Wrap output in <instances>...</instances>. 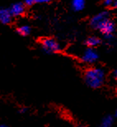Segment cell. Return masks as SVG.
Wrapping results in <instances>:
<instances>
[{"label":"cell","mask_w":117,"mask_h":127,"mask_svg":"<svg viewBox=\"0 0 117 127\" xmlns=\"http://www.w3.org/2000/svg\"><path fill=\"white\" fill-rule=\"evenodd\" d=\"M105 71L100 67H91L85 72L84 78L87 85L91 88H99L105 81Z\"/></svg>","instance_id":"cell-1"},{"label":"cell","mask_w":117,"mask_h":127,"mask_svg":"<svg viewBox=\"0 0 117 127\" xmlns=\"http://www.w3.org/2000/svg\"><path fill=\"white\" fill-rule=\"evenodd\" d=\"M112 8H116L117 9V0H115L113 1V4H112Z\"/></svg>","instance_id":"cell-15"},{"label":"cell","mask_w":117,"mask_h":127,"mask_svg":"<svg viewBox=\"0 0 117 127\" xmlns=\"http://www.w3.org/2000/svg\"><path fill=\"white\" fill-rule=\"evenodd\" d=\"M17 33L21 36H27L30 34L31 32V28L28 25H22L20 26L17 28Z\"/></svg>","instance_id":"cell-11"},{"label":"cell","mask_w":117,"mask_h":127,"mask_svg":"<svg viewBox=\"0 0 117 127\" xmlns=\"http://www.w3.org/2000/svg\"><path fill=\"white\" fill-rule=\"evenodd\" d=\"M116 116L117 117V109H116Z\"/></svg>","instance_id":"cell-18"},{"label":"cell","mask_w":117,"mask_h":127,"mask_svg":"<svg viewBox=\"0 0 117 127\" xmlns=\"http://www.w3.org/2000/svg\"><path fill=\"white\" fill-rule=\"evenodd\" d=\"M76 127H82V126H76Z\"/></svg>","instance_id":"cell-19"},{"label":"cell","mask_w":117,"mask_h":127,"mask_svg":"<svg viewBox=\"0 0 117 127\" xmlns=\"http://www.w3.org/2000/svg\"><path fill=\"white\" fill-rule=\"evenodd\" d=\"M0 127H7L5 125H0Z\"/></svg>","instance_id":"cell-17"},{"label":"cell","mask_w":117,"mask_h":127,"mask_svg":"<svg viewBox=\"0 0 117 127\" xmlns=\"http://www.w3.org/2000/svg\"><path fill=\"white\" fill-rule=\"evenodd\" d=\"M109 18H109L108 12H106V11L101 12V13L96 14L94 17H92L90 21V24L93 28L98 30L100 26H101L105 21H106L107 19H109Z\"/></svg>","instance_id":"cell-4"},{"label":"cell","mask_w":117,"mask_h":127,"mask_svg":"<svg viewBox=\"0 0 117 127\" xmlns=\"http://www.w3.org/2000/svg\"><path fill=\"white\" fill-rule=\"evenodd\" d=\"M101 40L100 39L99 37H95V36H92V37H88L87 40H86V44L87 46H88L91 48H93L95 47H97L98 45L101 44Z\"/></svg>","instance_id":"cell-8"},{"label":"cell","mask_w":117,"mask_h":127,"mask_svg":"<svg viewBox=\"0 0 117 127\" xmlns=\"http://www.w3.org/2000/svg\"><path fill=\"white\" fill-rule=\"evenodd\" d=\"M41 46L43 50L46 53H56L61 48L60 44L58 41L51 37L44 38L41 41Z\"/></svg>","instance_id":"cell-2"},{"label":"cell","mask_w":117,"mask_h":127,"mask_svg":"<svg viewBox=\"0 0 117 127\" xmlns=\"http://www.w3.org/2000/svg\"><path fill=\"white\" fill-rule=\"evenodd\" d=\"M113 76H114V77H115V78L117 79V68L113 71Z\"/></svg>","instance_id":"cell-16"},{"label":"cell","mask_w":117,"mask_h":127,"mask_svg":"<svg viewBox=\"0 0 117 127\" xmlns=\"http://www.w3.org/2000/svg\"><path fill=\"white\" fill-rule=\"evenodd\" d=\"M85 3H86L84 0H73L71 3V7H72L73 10L79 12L85 8Z\"/></svg>","instance_id":"cell-9"},{"label":"cell","mask_w":117,"mask_h":127,"mask_svg":"<svg viewBox=\"0 0 117 127\" xmlns=\"http://www.w3.org/2000/svg\"><path fill=\"white\" fill-rule=\"evenodd\" d=\"M12 17H19L25 13V5L23 3H13L8 9Z\"/></svg>","instance_id":"cell-6"},{"label":"cell","mask_w":117,"mask_h":127,"mask_svg":"<svg viewBox=\"0 0 117 127\" xmlns=\"http://www.w3.org/2000/svg\"><path fill=\"white\" fill-rule=\"evenodd\" d=\"M115 29H116L115 23H113V21H111L110 18L107 19L106 21H105L98 28V30L104 35V37L113 35Z\"/></svg>","instance_id":"cell-5"},{"label":"cell","mask_w":117,"mask_h":127,"mask_svg":"<svg viewBox=\"0 0 117 127\" xmlns=\"http://www.w3.org/2000/svg\"><path fill=\"white\" fill-rule=\"evenodd\" d=\"M98 53L94 48L88 47L83 52L81 56V60L87 64H93L98 59Z\"/></svg>","instance_id":"cell-3"},{"label":"cell","mask_w":117,"mask_h":127,"mask_svg":"<svg viewBox=\"0 0 117 127\" xmlns=\"http://www.w3.org/2000/svg\"><path fill=\"white\" fill-rule=\"evenodd\" d=\"M114 123V118L111 116H105L100 124L99 127H112Z\"/></svg>","instance_id":"cell-10"},{"label":"cell","mask_w":117,"mask_h":127,"mask_svg":"<svg viewBox=\"0 0 117 127\" xmlns=\"http://www.w3.org/2000/svg\"><path fill=\"white\" fill-rule=\"evenodd\" d=\"M112 4H113V0H105L103 2V5L106 7V8L112 7Z\"/></svg>","instance_id":"cell-12"},{"label":"cell","mask_w":117,"mask_h":127,"mask_svg":"<svg viewBox=\"0 0 117 127\" xmlns=\"http://www.w3.org/2000/svg\"><path fill=\"white\" fill-rule=\"evenodd\" d=\"M24 5L25 6H32L33 4H35V2L34 0H26V1L24 2Z\"/></svg>","instance_id":"cell-13"},{"label":"cell","mask_w":117,"mask_h":127,"mask_svg":"<svg viewBox=\"0 0 117 127\" xmlns=\"http://www.w3.org/2000/svg\"><path fill=\"white\" fill-rule=\"evenodd\" d=\"M35 3H39V4H42V3H48L49 1L48 0H34Z\"/></svg>","instance_id":"cell-14"},{"label":"cell","mask_w":117,"mask_h":127,"mask_svg":"<svg viewBox=\"0 0 117 127\" xmlns=\"http://www.w3.org/2000/svg\"><path fill=\"white\" fill-rule=\"evenodd\" d=\"M12 21V15L8 9L0 8V23L8 24Z\"/></svg>","instance_id":"cell-7"}]
</instances>
